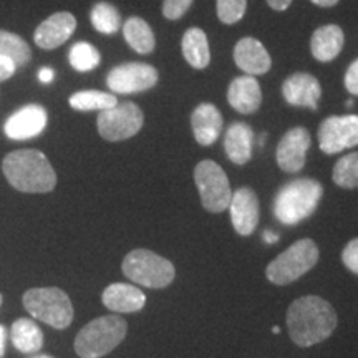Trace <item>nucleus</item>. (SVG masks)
<instances>
[{
	"instance_id": "nucleus-3",
	"label": "nucleus",
	"mask_w": 358,
	"mask_h": 358,
	"mask_svg": "<svg viewBox=\"0 0 358 358\" xmlns=\"http://www.w3.org/2000/svg\"><path fill=\"white\" fill-rule=\"evenodd\" d=\"M324 187L317 179L297 178L282 186L274 199V216L285 226H295L315 213Z\"/></svg>"
},
{
	"instance_id": "nucleus-18",
	"label": "nucleus",
	"mask_w": 358,
	"mask_h": 358,
	"mask_svg": "<svg viewBox=\"0 0 358 358\" xmlns=\"http://www.w3.org/2000/svg\"><path fill=\"white\" fill-rule=\"evenodd\" d=\"M227 103L241 115H252L262 105V88L256 77H236L227 88Z\"/></svg>"
},
{
	"instance_id": "nucleus-32",
	"label": "nucleus",
	"mask_w": 358,
	"mask_h": 358,
	"mask_svg": "<svg viewBox=\"0 0 358 358\" xmlns=\"http://www.w3.org/2000/svg\"><path fill=\"white\" fill-rule=\"evenodd\" d=\"M194 0H164L161 6V12H163L164 19L168 20H179L186 15L189 10Z\"/></svg>"
},
{
	"instance_id": "nucleus-26",
	"label": "nucleus",
	"mask_w": 358,
	"mask_h": 358,
	"mask_svg": "<svg viewBox=\"0 0 358 358\" xmlns=\"http://www.w3.org/2000/svg\"><path fill=\"white\" fill-rule=\"evenodd\" d=\"M12 342L17 350L24 353H35L43 345V335L34 320L19 319L12 325Z\"/></svg>"
},
{
	"instance_id": "nucleus-21",
	"label": "nucleus",
	"mask_w": 358,
	"mask_h": 358,
	"mask_svg": "<svg viewBox=\"0 0 358 358\" xmlns=\"http://www.w3.org/2000/svg\"><path fill=\"white\" fill-rule=\"evenodd\" d=\"M343 43H345V34L338 25H322L312 34L310 52L317 62L329 64L340 55Z\"/></svg>"
},
{
	"instance_id": "nucleus-43",
	"label": "nucleus",
	"mask_w": 358,
	"mask_h": 358,
	"mask_svg": "<svg viewBox=\"0 0 358 358\" xmlns=\"http://www.w3.org/2000/svg\"><path fill=\"white\" fill-rule=\"evenodd\" d=\"M345 105H347V106H353V101H352V100H347Z\"/></svg>"
},
{
	"instance_id": "nucleus-9",
	"label": "nucleus",
	"mask_w": 358,
	"mask_h": 358,
	"mask_svg": "<svg viewBox=\"0 0 358 358\" xmlns=\"http://www.w3.org/2000/svg\"><path fill=\"white\" fill-rule=\"evenodd\" d=\"M145 124V113L136 103L123 101L113 108L100 111L96 118L98 133L103 140L116 143L136 136Z\"/></svg>"
},
{
	"instance_id": "nucleus-8",
	"label": "nucleus",
	"mask_w": 358,
	"mask_h": 358,
	"mask_svg": "<svg viewBox=\"0 0 358 358\" xmlns=\"http://www.w3.org/2000/svg\"><path fill=\"white\" fill-rule=\"evenodd\" d=\"M194 182L206 211L219 214L229 208L232 189L229 179L216 161L203 159L194 168Z\"/></svg>"
},
{
	"instance_id": "nucleus-36",
	"label": "nucleus",
	"mask_w": 358,
	"mask_h": 358,
	"mask_svg": "<svg viewBox=\"0 0 358 358\" xmlns=\"http://www.w3.org/2000/svg\"><path fill=\"white\" fill-rule=\"evenodd\" d=\"M53 78H55V70L50 69V66H43V69H40V71H38L40 83L48 85L53 82Z\"/></svg>"
},
{
	"instance_id": "nucleus-19",
	"label": "nucleus",
	"mask_w": 358,
	"mask_h": 358,
	"mask_svg": "<svg viewBox=\"0 0 358 358\" xmlns=\"http://www.w3.org/2000/svg\"><path fill=\"white\" fill-rule=\"evenodd\" d=\"M224 118L213 103H199L191 113V128L194 140L201 146H211L222 131Z\"/></svg>"
},
{
	"instance_id": "nucleus-25",
	"label": "nucleus",
	"mask_w": 358,
	"mask_h": 358,
	"mask_svg": "<svg viewBox=\"0 0 358 358\" xmlns=\"http://www.w3.org/2000/svg\"><path fill=\"white\" fill-rule=\"evenodd\" d=\"M69 105L77 111H103L118 105V98L100 90H80L69 98Z\"/></svg>"
},
{
	"instance_id": "nucleus-23",
	"label": "nucleus",
	"mask_w": 358,
	"mask_h": 358,
	"mask_svg": "<svg viewBox=\"0 0 358 358\" xmlns=\"http://www.w3.org/2000/svg\"><path fill=\"white\" fill-rule=\"evenodd\" d=\"M181 52L185 60L192 69L204 70L211 64V48H209L208 35L199 27L187 29L181 40Z\"/></svg>"
},
{
	"instance_id": "nucleus-38",
	"label": "nucleus",
	"mask_w": 358,
	"mask_h": 358,
	"mask_svg": "<svg viewBox=\"0 0 358 358\" xmlns=\"http://www.w3.org/2000/svg\"><path fill=\"white\" fill-rule=\"evenodd\" d=\"M262 237H264V243L266 244H275L277 241H279V234L274 231H264Z\"/></svg>"
},
{
	"instance_id": "nucleus-34",
	"label": "nucleus",
	"mask_w": 358,
	"mask_h": 358,
	"mask_svg": "<svg viewBox=\"0 0 358 358\" xmlns=\"http://www.w3.org/2000/svg\"><path fill=\"white\" fill-rule=\"evenodd\" d=\"M343 85H345L347 92L352 95L358 96V58L352 62L345 71V78H343Z\"/></svg>"
},
{
	"instance_id": "nucleus-39",
	"label": "nucleus",
	"mask_w": 358,
	"mask_h": 358,
	"mask_svg": "<svg viewBox=\"0 0 358 358\" xmlns=\"http://www.w3.org/2000/svg\"><path fill=\"white\" fill-rule=\"evenodd\" d=\"M312 3H315V6L319 7H324V8H330V7H335L340 0H310Z\"/></svg>"
},
{
	"instance_id": "nucleus-16",
	"label": "nucleus",
	"mask_w": 358,
	"mask_h": 358,
	"mask_svg": "<svg viewBox=\"0 0 358 358\" xmlns=\"http://www.w3.org/2000/svg\"><path fill=\"white\" fill-rule=\"evenodd\" d=\"M232 226L237 234L250 236L259 224V199L250 187H239L232 192L229 203Z\"/></svg>"
},
{
	"instance_id": "nucleus-20",
	"label": "nucleus",
	"mask_w": 358,
	"mask_h": 358,
	"mask_svg": "<svg viewBox=\"0 0 358 358\" xmlns=\"http://www.w3.org/2000/svg\"><path fill=\"white\" fill-rule=\"evenodd\" d=\"M254 150V129L244 122L232 123L224 133V151L234 164L249 163Z\"/></svg>"
},
{
	"instance_id": "nucleus-4",
	"label": "nucleus",
	"mask_w": 358,
	"mask_h": 358,
	"mask_svg": "<svg viewBox=\"0 0 358 358\" xmlns=\"http://www.w3.org/2000/svg\"><path fill=\"white\" fill-rule=\"evenodd\" d=\"M128 325L122 317L105 315L92 320L75 338V352L80 358H101L115 350L127 337Z\"/></svg>"
},
{
	"instance_id": "nucleus-11",
	"label": "nucleus",
	"mask_w": 358,
	"mask_h": 358,
	"mask_svg": "<svg viewBox=\"0 0 358 358\" xmlns=\"http://www.w3.org/2000/svg\"><path fill=\"white\" fill-rule=\"evenodd\" d=\"M319 148L325 155H337L358 146V115H332L320 123Z\"/></svg>"
},
{
	"instance_id": "nucleus-13",
	"label": "nucleus",
	"mask_w": 358,
	"mask_h": 358,
	"mask_svg": "<svg viewBox=\"0 0 358 358\" xmlns=\"http://www.w3.org/2000/svg\"><path fill=\"white\" fill-rule=\"evenodd\" d=\"M47 123V110L42 105H37V103H30V105L22 106L15 113L8 116L6 124H3V131L10 140L24 141L43 133Z\"/></svg>"
},
{
	"instance_id": "nucleus-1",
	"label": "nucleus",
	"mask_w": 358,
	"mask_h": 358,
	"mask_svg": "<svg viewBox=\"0 0 358 358\" xmlns=\"http://www.w3.org/2000/svg\"><path fill=\"white\" fill-rule=\"evenodd\" d=\"M335 327H337L335 308L319 295H306L290 303L287 329L295 345H317L334 334Z\"/></svg>"
},
{
	"instance_id": "nucleus-37",
	"label": "nucleus",
	"mask_w": 358,
	"mask_h": 358,
	"mask_svg": "<svg viewBox=\"0 0 358 358\" xmlns=\"http://www.w3.org/2000/svg\"><path fill=\"white\" fill-rule=\"evenodd\" d=\"M267 6L275 12H285L292 3V0H266Z\"/></svg>"
},
{
	"instance_id": "nucleus-28",
	"label": "nucleus",
	"mask_w": 358,
	"mask_h": 358,
	"mask_svg": "<svg viewBox=\"0 0 358 358\" xmlns=\"http://www.w3.org/2000/svg\"><path fill=\"white\" fill-rule=\"evenodd\" d=\"M0 55L10 58L15 66H25L32 60V48L20 35L0 29Z\"/></svg>"
},
{
	"instance_id": "nucleus-5",
	"label": "nucleus",
	"mask_w": 358,
	"mask_h": 358,
	"mask_svg": "<svg viewBox=\"0 0 358 358\" xmlns=\"http://www.w3.org/2000/svg\"><path fill=\"white\" fill-rule=\"evenodd\" d=\"M24 306L34 319L64 330L73 320V306L64 290L57 287L30 289L24 295Z\"/></svg>"
},
{
	"instance_id": "nucleus-40",
	"label": "nucleus",
	"mask_w": 358,
	"mask_h": 358,
	"mask_svg": "<svg viewBox=\"0 0 358 358\" xmlns=\"http://www.w3.org/2000/svg\"><path fill=\"white\" fill-rule=\"evenodd\" d=\"M6 338H7L6 329H3V327L0 325V358H2L3 352H6Z\"/></svg>"
},
{
	"instance_id": "nucleus-41",
	"label": "nucleus",
	"mask_w": 358,
	"mask_h": 358,
	"mask_svg": "<svg viewBox=\"0 0 358 358\" xmlns=\"http://www.w3.org/2000/svg\"><path fill=\"white\" fill-rule=\"evenodd\" d=\"M272 332H274V334H279L280 332V329H279V327H274V329H272Z\"/></svg>"
},
{
	"instance_id": "nucleus-17",
	"label": "nucleus",
	"mask_w": 358,
	"mask_h": 358,
	"mask_svg": "<svg viewBox=\"0 0 358 358\" xmlns=\"http://www.w3.org/2000/svg\"><path fill=\"white\" fill-rule=\"evenodd\" d=\"M232 58L237 69L245 75L259 77L272 69V58L261 40L254 37H243L234 45Z\"/></svg>"
},
{
	"instance_id": "nucleus-14",
	"label": "nucleus",
	"mask_w": 358,
	"mask_h": 358,
	"mask_svg": "<svg viewBox=\"0 0 358 358\" xmlns=\"http://www.w3.org/2000/svg\"><path fill=\"white\" fill-rule=\"evenodd\" d=\"M282 96L290 106L317 111L322 98V85L313 75L297 71V73L289 75L282 83Z\"/></svg>"
},
{
	"instance_id": "nucleus-30",
	"label": "nucleus",
	"mask_w": 358,
	"mask_h": 358,
	"mask_svg": "<svg viewBox=\"0 0 358 358\" xmlns=\"http://www.w3.org/2000/svg\"><path fill=\"white\" fill-rule=\"evenodd\" d=\"M334 182L343 189L358 187V153H350L340 158L334 166Z\"/></svg>"
},
{
	"instance_id": "nucleus-31",
	"label": "nucleus",
	"mask_w": 358,
	"mask_h": 358,
	"mask_svg": "<svg viewBox=\"0 0 358 358\" xmlns=\"http://www.w3.org/2000/svg\"><path fill=\"white\" fill-rule=\"evenodd\" d=\"M248 0H216L217 19L226 25H234L244 19Z\"/></svg>"
},
{
	"instance_id": "nucleus-33",
	"label": "nucleus",
	"mask_w": 358,
	"mask_h": 358,
	"mask_svg": "<svg viewBox=\"0 0 358 358\" xmlns=\"http://www.w3.org/2000/svg\"><path fill=\"white\" fill-rule=\"evenodd\" d=\"M342 261L348 271L358 275V237L345 245L342 252Z\"/></svg>"
},
{
	"instance_id": "nucleus-10",
	"label": "nucleus",
	"mask_w": 358,
	"mask_h": 358,
	"mask_svg": "<svg viewBox=\"0 0 358 358\" xmlns=\"http://www.w3.org/2000/svg\"><path fill=\"white\" fill-rule=\"evenodd\" d=\"M159 82L156 66L145 62H128L116 65L106 75V87L113 95H133L155 88Z\"/></svg>"
},
{
	"instance_id": "nucleus-6",
	"label": "nucleus",
	"mask_w": 358,
	"mask_h": 358,
	"mask_svg": "<svg viewBox=\"0 0 358 358\" xmlns=\"http://www.w3.org/2000/svg\"><path fill=\"white\" fill-rule=\"evenodd\" d=\"M319 261V248L312 239H301L277 256L266 268L267 279L275 285L292 284Z\"/></svg>"
},
{
	"instance_id": "nucleus-29",
	"label": "nucleus",
	"mask_w": 358,
	"mask_h": 358,
	"mask_svg": "<svg viewBox=\"0 0 358 358\" xmlns=\"http://www.w3.org/2000/svg\"><path fill=\"white\" fill-rule=\"evenodd\" d=\"M69 62L71 69L87 73V71L95 70L101 62V55L96 47L88 42H77L69 50Z\"/></svg>"
},
{
	"instance_id": "nucleus-12",
	"label": "nucleus",
	"mask_w": 358,
	"mask_h": 358,
	"mask_svg": "<svg viewBox=\"0 0 358 358\" xmlns=\"http://www.w3.org/2000/svg\"><path fill=\"white\" fill-rule=\"evenodd\" d=\"M312 138L307 128L295 127L290 128L282 136L275 150L277 164L285 173H299L306 166L307 153L310 150Z\"/></svg>"
},
{
	"instance_id": "nucleus-22",
	"label": "nucleus",
	"mask_w": 358,
	"mask_h": 358,
	"mask_svg": "<svg viewBox=\"0 0 358 358\" xmlns=\"http://www.w3.org/2000/svg\"><path fill=\"white\" fill-rule=\"evenodd\" d=\"M103 303L118 313L140 312L146 303V295L129 284H111L103 292Z\"/></svg>"
},
{
	"instance_id": "nucleus-7",
	"label": "nucleus",
	"mask_w": 358,
	"mask_h": 358,
	"mask_svg": "<svg viewBox=\"0 0 358 358\" xmlns=\"http://www.w3.org/2000/svg\"><path fill=\"white\" fill-rule=\"evenodd\" d=\"M123 274L143 287L164 289L174 280V266L168 259L146 249L131 250L123 261Z\"/></svg>"
},
{
	"instance_id": "nucleus-35",
	"label": "nucleus",
	"mask_w": 358,
	"mask_h": 358,
	"mask_svg": "<svg viewBox=\"0 0 358 358\" xmlns=\"http://www.w3.org/2000/svg\"><path fill=\"white\" fill-rule=\"evenodd\" d=\"M15 71H17V66L10 58L0 55V83L7 82L8 78H12L13 75H15Z\"/></svg>"
},
{
	"instance_id": "nucleus-27",
	"label": "nucleus",
	"mask_w": 358,
	"mask_h": 358,
	"mask_svg": "<svg viewBox=\"0 0 358 358\" xmlns=\"http://www.w3.org/2000/svg\"><path fill=\"white\" fill-rule=\"evenodd\" d=\"M90 22H92L93 29L103 35H115L123 25L122 13H120L118 8H116L113 3L105 2V0L96 2L95 6L92 7Z\"/></svg>"
},
{
	"instance_id": "nucleus-2",
	"label": "nucleus",
	"mask_w": 358,
	"mask_h": 358,
	"mask_svg": "<svg viewBox=\"0 0 358 358\" xmlns=\"http://www.w3.org/2000/svg\"><path fill=\"white\" fill-rule=\"evenodd\" d=\"M2 171L8 185L20 192L43 194L57 186V173L42 151L17 150L2 161Z\"/></svg>"
},
{
	"instance_id": "nucleus-42",
	"label": "nucleus",
	"mask_w": 358,
	"mask_h": 358,
	"mask_svg": "<svg viewBox=\"0 0 358 358\" xmlns=\"http://www.w3.org/2000/svg\"><path fill=\"white\" fill-rule=\"evenodd\" d=\"M32 358H52V357H48V355H37V357H32Z\"/></svg>"
},
{
	"instance_id": "nucleus-24",
	"label": "nucleus",
	"mask_w": 358,
	"mask_h": 358,
	"mask_svg": "<svg viewBox=\"0 0 358 358\" xmlns=\"http://www.w3.org/2000/svg\"><path fill=\"white\" fill-rule=\"evenodd\" d=\"M122 27L123 37L129 45V48H133L140 55H150V53L155 52V32L145 19H141V17H129Z\"/></svg>"
},
{
	"instance_id": "nucleus-15",
	"label": "nucleus",
	"mask_w": 358,
	"mask_h": 358,
	"mask_svg": "<svg viewBox=\"0 0 358 358\" xmlns=\"http://www.w3.org/2000/svg\"><path fill=\"white\" fill-rule=\"evenodd\" d=\"M77 30V19L70 12H55L37 25L34 32V42L42 50H55L69 42Z\"/></svg>"
},
{
	"instance_id": "nucleus-44",
	"label": "nucleus",
	"mask_w": 358,
	"mask_h": 358,
	"mask_svg": "<svg viewBox=\"0 0 358 358\" xmlns=\"http://www.w3.org/2000/svg\"><path fill=\"white\" fill-rule=\"evenodd\" d=\"M0 303H2V297H0Z\"/></svg>"
}]
</instances>
